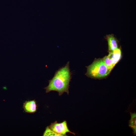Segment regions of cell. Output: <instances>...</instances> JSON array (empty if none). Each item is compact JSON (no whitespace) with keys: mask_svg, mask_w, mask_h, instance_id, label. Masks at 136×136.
Wrapping results in <instances>:
<instances>
[{"mask_svg":"<svg viewBox=\"0 0 136 136\" xmlns=\"http://www.w3.org/2000/svg\"><path fill=\"white\" fill-rule=\"evenodd\" d=\"M131 118L129 121V126L132 129L134 135L136 134V114L130 113Z\"/></svg>","mask_w":136,"mask_h":136,"instance_id":"52a82bcc","label":"cell"},{"mask_svg":"<svg viewBox=\"0 0 136 136\" xmlns=\"http://www.w3.org/2000/svg\"><path fill=\"white\" fill-rule=\"evenodd\" d=\"M24 111L28 113H34L37 109L36 101L35 100L26 101L23 104V106Z\"/></svg>","mask_w":136,"mask_h":136,"instance_id":"277c9868","label":"cell"},{"mask_svg":"<svg viewBox=\"0 0 136 136\" xmlns=\"http://www.w3.org/2000/svg\"><path fill=\"white\" fill-rule=\"evenodd\" d=\"M86 67L87 71L85 75L89 77L93 78H105L112 71L105 64L102 59L95 60L91 64Z\"/></svg>","mask_w":136,"mask_h":136,"instance_id":"7a4b0ae2","label":"cell"},{"mask_svg":"<svg viewBox=\"0 0 136 136\" xmlns=\"http://www.w3.org/2000/svg\"><path fill=\"white\" fill-rule=\"evenodd\" d=\"M43 136H59L60 135L54 132L50 129L48 126L46 127Z\"/></svg>","mask_w":136,"mask_h":136,"instance_id":"9c48e42d","label":"cell"},{"mask_svg":"<svg viewBox=\"0 0 136 136\" xmlns=\"http://www.w3.org/2000/svg\"><path fill=\"white\" fill-rule=\"evenodd\" d=\"M108 45L109 50L112 51L118 48L117 40L113 35H109L107 36Z\"/></svg>","mask_w":136,"mask_h":136,"instance_id":"8992f818","label":"cell"},{"mask_svg":"<svg viewBox=\"0 0 136 136\" xmlns=\"http://www.w3.org/2000/svg\"><path fill=\"white\" fill-rule=\"evenodd\" d=\"M108 56L112 61L114 67L121 58V49L118 48L112 51H109Z\"/></svg>","mask_w":136,"mask_h":136,"instance_id":"5b68a950","label":"cell"},{"mask_svg":"<svg viewBox=\"0 0 136 136\" xmlns=\"http://www.w3.org/2000/svg\"><path fill=\"white\" fill-rule=\"evenodd\" d=\"M72 73L69 67V62L64 66L59 69L55 74L52 79L49 81V85L44 88L47 93L51 91H56L59 96L63 93L69 94V83L72 78Z\"/></svg>","mask_w":136,"mask_h":136,"instance_id":"6da1fadb","label":"cell"},{"mask_svg":"<svg viewBox=\"0 0 136 136\" xmlns=\"http://www.w3.org/2000/svg\"><path fill=\"white\" fill-rule=\"evenodd\" d=\"M49 128L54 132L60 136H66V133L69 132L75 135V134L71 131L69 129L66 121H64L61 123H58L56 121L51 123Z\"/></svg>","mask_w":136,"mask_h":136,"instance_id":"3957f363","label":"cell"},{"mask_svg":"<svg viewBox=\"0 0 136 136\" xmlns=\"http://www.w3.org/2000/svg\"><path fill=\"white\" fill-rule=\"evenodd\" d=\"M103 61L108 67L111 70L114 67L112 62L109 57L106 56L102 58Z\"/></svg>","mask_w":136,"mask_h":136,"instance_id":"ba28073f","label":"cell"}]
</instances>
